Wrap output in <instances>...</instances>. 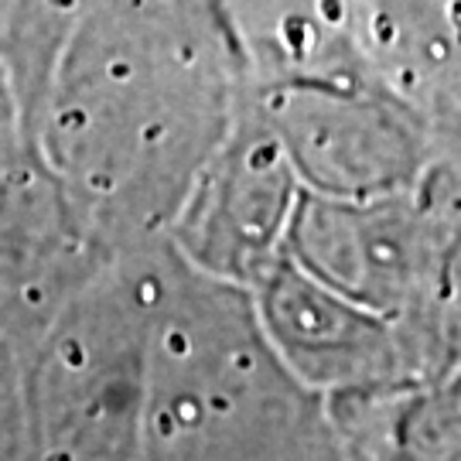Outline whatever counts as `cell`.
I'll use <instances>...</instances> for the list:
<instances>
[{
	"instance_id": "1",
	"label": "cell",
	"mask_w": 461,
	"mask_h": 461,
	"mask_svg": "<svg viewBox=\"0 0 461 461\" xmlns=\"http://www.w3.org/2000/svg\"><path fill=\"white\" fill-rule=\"evenodd\" d=\"M140 461H342L325 396L280 363L249 291L167 243L144 348Z\"/></svg>"
},
{
	"instance_id": "2",
	"label": "cell",
	"mask_w": 461,
	"mask_h": 461,
	"mask_svg": "<svg viewBox=\"0 0 461 461\" xmlns=\"http://www.w3.org/2000/svg\"><path fill=\"white\" fill-rule=\"evenodd\" d=\"M167 240L116 249L11 356V461H140L144 348Z\"/></svg>"
},
{
	"instance_id": "3",
	"label": "cell",
	"mask_w": 461,
	"mask_h": 461,
	"mask_svg": "<svg viewBox=\"0 0 461 461\" xmlns=\"http://www.w3.org/2000/svg\"><path fill=\"white\" fill-rule=\"evenodd\" d=\"M284 257L396 321L434 373H458V232L445 209L301 202Z\"/></svg>"
},
{
	"instance_id": "4",
	"label": "cell",
	"mask_w": 461,
	"mask_h": 461,
	"mask_svg": "<svg viewBox=\"0 0 461 461\" xmlns=\"http://www.w3.org/2000/svg\"><path fill=\"white\" fill-rule=\"evenodd\" d=\"M249 301L280 363L314 393L438 379L396 321L325 287L287 257L249 287Z\"/></svg>"
},
{
	"instance_id": "5",
	"label": "cell",
	"mask_w": 461,
	"mask_h": 461,
	"mask_svg": "<svg viewBox=\"0 0 461 461\" xmlns=\"http://www.w3.org/2000/svg\"><path fill=\"white\" fill-rule=\"evenodd\" d=\"M291 212L277 167L249 154L198 205L175 215L167 243L198 274L249 291L284 257Z\"/></svg>"
},
{
	"instance_id": "6",
	"label": "cell",
	"mask_w": 461,
	"mask_h": 461,
	"mask_svg": "<svg viewBox=\"0 0 461 461\" xmlns=\"http://www.w3.org/2000/svg\"><path fill=\"white\" fill-rule=\"evenodd\" d=\"M342 461H461L458 373L325 396Z\"/></svg>"
}]
</instances>
